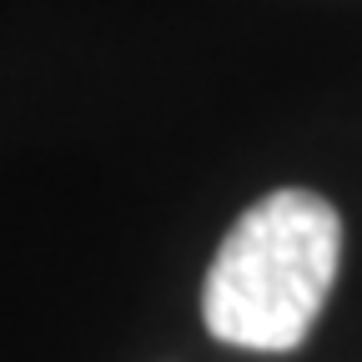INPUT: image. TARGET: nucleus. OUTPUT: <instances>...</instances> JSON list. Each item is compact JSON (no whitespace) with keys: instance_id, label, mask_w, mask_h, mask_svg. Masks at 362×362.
Here are the masks:
<instances>
[{"instance_id":"f257e3e1","label":"nucleus","mask_w":362,"mask_h":362,"mask_svg":"<svg viewBox=\"0 0 362 362\" xmlns=\"http://www.w3.org/2000/svg\"><path fill=\"white\" fill-rule=\"evenodd\" d=\"M342 262V221L317 192H272L221 237L202 317L206 332L247 352H292L307 342Z\"/></svg>"}]
</instances>
